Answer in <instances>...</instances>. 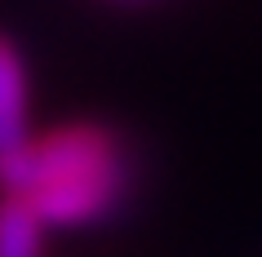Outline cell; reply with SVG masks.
Listing matches in <instances>:
<instances>
[{
	"instance_id": "6da1fadb",
	"label": "cell",
	"mask_w": 262,
	"mask_h": 257,
	"mask_svg": "<svg viewBox=\"0 0 262 257\" xmlns=\"http://www.w3.org/2000/svg\"><path fill=\"white\" fill-rule=\"evenodd\" d=\"M138 186V160L120 129L94 120L58 124L31 142L27 177L14 191L40 226H98L120 213Z\"/></svg>"
},
{
	"instance_id": "7a4b0ae2",
	"label": "cell",
	"mask_w": 262,
	"mask_h": 257,
	"mask_svg": "<svg viewBox=\"0 0 262 257\" xmlns=\"http://www.w3.org/2000/svg\"><path fill=\"white\" fill-rule=\"evenodd\" d=\"M31 115H27V67L14 40L0 36V195H14L31 160Z\"/></svg>"
},
{
	"instance_id": "3957f363",
	"label": "cell",
	"mask_w": 262,
	"mask_h": 257,
	"mask_svg": "<svg viewBox=\"0 0 262 257\" xmlns=\"http://www.w3.org/2000/svg\"><path fill=\"white\" fill-rule=\"evenodd\" d=\"M40 217L18 195H0V257H40Z\"/></svg>"
}]
</instances>
